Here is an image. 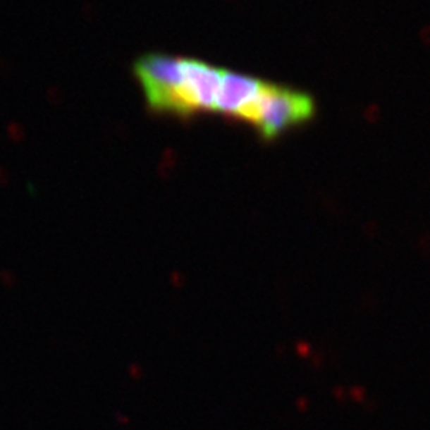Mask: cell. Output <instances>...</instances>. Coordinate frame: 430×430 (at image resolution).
<instances>
[{
  "mask_svg": "<svg viewBox=\"0 0 430 430\" xmlns=\"http://www.w3.org/2000/svg\"><path fill=\"white\" fill-rule=\"evenodd\" d=\"M264 84L262 78L223 69L215 113L252 126Z\"/></svg>",
  "mask_w": 430,
  "mask_h": 430,
  "instance_id": "cell-4",
  "label": "cell"
},
{
  "mask_svg": "<svg viewBox=\"0 0 430 430\" xmlns=\"http://www.w3.org/2000/svg\"><path fill=\"white\" fill-rule=\"evenodd\" d=\"M133 72L148 108L155 113L171 116L185 74V58L147 54L136 61Z\"/></svg>",
  "mask_w": 430,
  "mask_h": 430,
  "instance_id": "cell-2",
  "label": "cell"
},
{
  "mask_svg": "<svg viewBox=\"0 0 430 430\" xmlns=\"http://www.w3.org/2000/svg\"><path fill=\"white\" fill-rule=\"evenodd\" d=\"M316 115L314 98L300 90L266 81L252 125L263 140H274Z\"/></svg>",
  "mask_w": 430,
  "mask_h": 430,
  "instance_id": "cell-1",
  "label": "cell"
},
{
  "mask_svg": "<svg viewBox=\"0 0 430 430\" xmlns=\"http://www.w3.org/2000/svg\"><path fill=\"white\" fill-rule=\"evenodd\" d=\"M223 69L200 59L185 58V74L178 90L172 116L192 118L215 113Z\"/></svg>",
  "mask_w": 430,
  "mask_h": 430,
  "instance_id": "cell-3",
  "label": "cell"
}]
</instances>
